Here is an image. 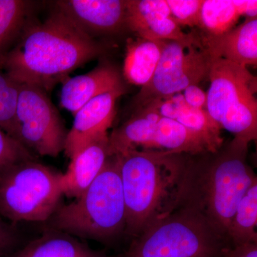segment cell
<instances>
[{
  "label": "cell",
  "instance_id": "cell-1",
  "mask_svg": "<svg viewBox=\"0 0 257 257\" xmlns=\"http://www.w3.org/2000/svg\"><path fill=\"white\" fill-rule=\"evenodd\" d=\"M104 52V45L55 9L43 21H30L0 69L17 82L33 84L47 92Z\"/></svg>",
  "mask_w": 257,
  "mask_h": 257
},
{
  "label": "cell",
  "instance_id": "cell-2",
  "mask_svg": "<svg viewBox=\"0 0 257 257\" xmlns=\"http://www.w3.org/2000/svg\"><path fill=\"white\" fill-rule=\"evenodd\" d=\"M248 148V144L233 139L215 152L186 157L179 207L200 214L228 242L236 206L257 181L246 160Z\"/></svg>",
  "mask_w": 257,
  "mask_h": 257
},
{
  "label": "cell",
  "instance_id": "cell-3",
  "mask_svg": "<svg viewBox=\"0 0 257 257\" xmlns=\"http://www.w3.org/2000/svg\"><path fill=\"white\" fill-rule=\"evenodd\" d=\"M114 156L126 208L124 232L137 237L178 209L187 155L130 150Z\"/></svg>",
  "mask_w": 257,
  "mask_h": 257
},
{
  "label": "cell",
  "instance_id": "cell-4",
  "mask_svg": "<svg viewBox=\"0 0 257 257\" xmlns=\"http://www.w3.org/2000/svg\"><path fill=\"white\" fill-rule=\"evenodd\" d=\"M50 221V229L103 242L124 231L126 208L116 157H109L82 195L70 204L59 206Z\"/></svg>",
  "mask_w": 257,
  "mask_h": 257
},
{
  "label": "cell",
  "instance_id": "cell-5",
  "mask_svg": "<svg viewBox=\"0 0 257 257\" xmlns=\"http://www.w3.org/2000/svg\"><path fill=\"white\" fill-rule=\"evenodd\" d=\"M231 246L200 214L181 207L134 238L121 257H223Z\"/></svg>",
  "mask_w": 257,
  "mask_h": 257
},
{
  "label": "cell",
  "instance_id": "cell-6",
  "mask_svg": "<svg viewBox=\"0 0 257 257\" xmlns=\"http://www.w3.org/2000/svg\"><path fill=\"white\" fill-rule=\"evenodd\" d=\"M206 110L234 140L249 144L257 138L256 78L247 67L211 59Z\"/></svg>",
  "mask_w": 257,
  "mask_h": 257
},
{
  "label": "cell",
  "instance_id": "cell-7",
  "mask_svg": "<svg viewBox=\"0 0 257 257\" xmlns=\"http://www.w3.org/2000/svg\"><path fill=\"white\" fill-rule=\"evenodd\" d=\"M62 173L35 160L0 174V214L13 222L50 220L60 206Z\"/></svg>",
  "mask_w": 257,
  "mask_h": 257
},
{
  "label": "cell",
  "instance_id": "cell-8",
  "mask_svg": "<svg viewBox=\"0 0 257 257\" xmlns=\"http://www.w3.org/2000/svg\"><path fill=\"white\" fill-rule=\"evenodd\" d=\"M67 133L46 91L20 83L15 111V140L30 152L56 157L64 151Z\"/></svg>",
  "mask_w": 257,
  "mask_h": 257
},
{
  "label": "cell",
  "instance_id": "cell-9",
  "mask_svg": "<svg viewBox=\"0 0 257 257\" xmlns=\"http://www.w3.org/2000/svg\"><path fill=\"white\" fill-rule=\"evenodd\" d=\"M211 58L202 47L173 40H165L152 78L136 96L138 109L183 92L190 85H197L209 76Z\"/></svg>",
  "mask_w": 257,
  "mask_h": 257
},
{
  "label": "cell",
  "instance_id": "cell-10",
  "mask_svg": "<svg viewBox=\"0 0 257 257\" xmlns=\"http://www.w3.org/2000/svg\"><path fill=\"white\" fill-rule=\"evenodd\" d=\"M126 28L146 40H173L202 47L199 34L182 31L165 0H127Z\"/></svg>",
  "mask_w": 257,
  "mask_h": 257
},
{
  "label": "cell",
  "instance_id": "cell-11",
  "mask_svg": "<svg viewBox=\"0 0 257 257\" xmlns=\"http://www.w3.org/2000/svg\"><path fill=\"white\" fill-rule=\"evenodd\" d=\"M55 5L56 9L92 38L126 28L127 0H62Z\"/></svg>",
  "mask_w": 257,
  "mask_h": 257
},
{
  "label": "cell",
  "instance_id": "cell-12",
  "mask_svg": "<svg viewBox=\"0 0 257 257\" xmlns=\"http://www.w3.org/2000/svg\"><path fill=\"white\" fill-rule=\"evenodd\" d=\"M125 93V88L96 96L74 114L72 128L67 133L64 152L69 159L83 147L107 135L112 124L116 102Z\"/></svg>",
  "mask_w": 257,
  "mask_h": 257
},
{
  "label": "cell",
  "instance_id": "cell-13",
  "mask_svg": "<svg viewBox=\"0 0 257 257\" xmlns=\"http://www.w3.org/2000/svg\"><path fill=\"white\" fill-rule=\"evenodd\" d=\"M125 88L121 74L114 65L104 62L82 75L66 79L61 91V106L75 114L96 96Z\"/></svg>",
  "mask_w": 257,
  "mask_h": 257
},
{
  "label": "cell",
  "instance_id": "cell-14",
  "mask_svg": "<svg viewBox=\"0 0 257 257\" xmlns=\"http://www.w3.org/2000/svg\"><path fill=\"white\" fill-rule=\"evenodd\" d=\"M109 157V135L83 147L70 159L67 172L62 174L63 195L74 199L80 197L99 175Z\"/></svg>",
  "mask_w": 257,
  "mask_h": 257
},
{
  "label": "cell",
  "instance_id": "cell-15",
  "mask_svg": "<svg viewBox=\"0 0 257 257\" xmlns=\"http://www.w3.org/2000/svg\"><path fill=\"white\" fill-rule=\"evenodd\" d=\"M201 40L211 59H223L245 67L256 65L257 18L246 19L221 36L201 37Z\"/></svg>",
  "mask_w": 257,
  "mask_h": 257
},
{
  "label": "cell",
  "instance_id": "cell-16",
  "mask_svg": "<svg viewBox=\"0 0 257 257\" xmlns=\"http://www.w3.org/2000/svg\"><path fill=\"white\" fill-rule=\"evenodd\" d=\"M146 152L187 155L212 152L207 141L200 135L176 120L164 117L157 121Z\"/></svg>",
  "mask_w": 257,
  "mask_h": 257
},
{
  "label": "cell",
  "instance_id": "cell-17",
  "mask_svg": "<svg viewBox=\"0 0 257 257\" xmlns=\"http://www.w3.org/2000/svg\"><path fill=\"white\" fill-rule=\"evenodd\" d=\"M10 257L114 256L92 249L74 236L50 228Z\"/></svg>",
  "mask_w": 257,
  "mask_h": 257
},
{
  "label": "cell",
  "instance_id": "cell-18",
  "mask_svg": "<svg viewBox=\"0 0 257 257\" xmlns=\"http://www.w3.org/2000/svg\"><path fill=\"white\" fill-rule=\"evenodd\" d=\"M165 41L137 37L126 43L123 74L128 83L142 87L152 78Z\"/></svg>",
  "mask_w": 257,
  "mask_h": 257
},
{
  "label": "cell",
  "instance_id": "cell-19",
  "mask_svg": "<svg viewBox=\"0 0 257 257\" xmlns=\"http://www.w3.org/2000/svg\"><path fill=\"white\" fill-rule=\"evenodd\" d=\"M32 2L0 0V67L30 21Z\"/></svg>",
  "mask_w": 257,
  "mask_h": 257
},
{
  "label": "cell",
  "instance_id": "cell-20",
  "mask_svg": "<svg viewBox=\"0 0 257 257\" xmlns=\"http://www.w3.org/2000/svg\"><path fill=\"white\" fill-rule=\"evenodd\" d=\"M257 181L240 199L228 229L231 246L257 243Z\"/></svg>",
  "mask_w": 257,
  "mask_h": 257
},
{
  "label": "cell",
  "instance_id": "cell-21",
  "mask_svg": "<svg viewBox=\"0 0 257 257\" xmlns=\"http://www.w3.org/2000/svg\"><path fill=\"white\" fill-rule=\"evenodd\" d=\"M240 18L234 0H203L199 35L202 38L221 36L234 29Z\"/></svg>",
  "mask_w": 257,
  "mask_h": 257
},
{
  "label": "cell",
  "instance_id": "cell-22",
  "mask_svg": "<svg viewBox=\"0 0 257 257\" xmlns=\"http://www.w3.org/2000/svg\"><path fill=\"white\" fill-rule=\"evenodd\" d=\"M176 121L200 135L207 141L212 152L217 151L224 144L221 126L206 109H194L187 105Z\"/></svg>",
  "mask_w": 257,
  "mask_h": 257
},
{
  "label": "cell",
  "instance_id": "cell-23",
  "mask_svg": "<svg viewBox=\"0 0 257 257\" xmlns=\"http://www.w3.org/2000/svg\"><path fill=\"white\" fill-rule=\"evenodd\" d=\"M20 88V82L0 69V128L13 138Z\"/></svg>",
  "mask_w": 257,
  "mask_h": 257
},
{
  "label": "cell",
  "instance_id": "cell-24",
  "mask_svg": "<svg viewBox=\"0 0 257 257\" xmlns=\"http://www.w3.org/2000/svg\"><path fill=\"white\" fill-rule=\"evenodd\" d=\"M35 160L31 152L0 128V174L12 166Z\"/></svg>",
  "mask_w": 257,
  "mask_h": 257
},
{
  "label": "cell",
  "instance_id": "cell-25",
  "mask_svg": "<svg viewBox=\"0 0 257 257\" xmlns=\"http://www.w3.org/2000/svg\"><path fill=\"white\" fill-rule=\"evenodd\" d=\"M172 18L179 27L199 28L203 0H167Z\"/></svg>",
  "mask_w": 257,
  "mask_h": 257
},
{
  "label": "cell",
  "instance_id": "cell-26",
  "mask_svg": "<svg viewBox=\"0 0 257 257\" xmlns=\"http://www.w3.org/2000/svg\"><path fill=\"white\" fill-rule=\"evenodd\" d=\"M150 104L155 106L161 117L174 120H177L184 108L187 106L181 93L162 98Z\"/></svg>",
  "mask_w": 257,
  "mask_h": 257
},
{
  "label": "cell",
  "instance_id": "cell-27",
  "mask_svg": "<svg viewBox=\"0 0 257 257\" xmlns=\"http://www.w3.org/2000/svg\"><path fill=\"white\" fill-rule=\"evenodd\" d=\"M183 97L186 104L194 109H206L207 93L198 85H190L183 91Z\"/></svg>",
  "mask_w": 257,
  "mask_h": 257
},
{
  "label": "cell",
  "instance_id": "cell-28",
  "mask_svg": "<svg viewBox=\"0 0 257 257\" xmlns=\"http://www.w3.org/2000/svg\"><path fill=\"white\" fill-rule=\"evenodd\" d=\"M18 236L13 228L0 221V256L6 254L16 244Z\"/></svg>",
  "mask_w": 257,
  "mask_h": 257
},
{
  "label": "cell",
  "instance_id": "cell-29",
  "mask_svg": "<svg viewBox=\"0 0 257 257\" xmlns=\"http://www.w3.org/2000/svg\"><path fill=\"white\" fill-rule=\"evenodd\" d=\"M223 257H257V243L231 246Z\"/></svg>",
  "mask_w": 257,
  "mask_h": 257
},
{
  "label": "cell",
  "instance_id": "cell-30",
  "mask_svg": "<svg viewBox=\"0 0 257 257\" xmlns=\"http://www.w3.org/2000/svg\"><path fill=\"white\" fill-rule=\"evenodd\" d=\"M240 15L246 17V19L256 18L257 1H234Z\"/></svg>",
  "mask_w": 257,
  "mask_h": 257
}]
</instances>
